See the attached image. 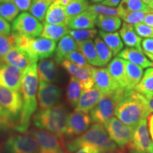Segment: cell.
<instances>
[{"label":"cell","instance_id":"1","mask_svg":"<svg viewBox=\"0 0 153 153\" xmlns=\"http://www.w3.org/2000/svg\"><path fill=\"white\" fill-rule=\"evenodd\" d=\"M38 88L37 62H35L23 72L21 86L23 108L20 118L14 126V129L19 133H25L28 131L30 120L37 109Z\"/></svg>","mask_w":153,"mask_h":153},{"label":"cell","instance_id":"2","mask_svg":"<svg viewBox=\"0 0 153 153\" xmlns=\"http://www.w3.org/2000/svg\"><path fill=\"white\" fill-rule=\"evenodd\" d=\"M115 114L123 124L135 128L141 120L150 115L146 98L134 89L126 91L116 106Z\"/></svg>","mask_w":153,"mask_h":153},{"label":"cell","instance_id":"3","mask_svg":"<svg viewBox=\"0 0 153 153\" xmlns=\"http://www.w3.org/2000/svg\"><path fill=\"white\" fill-rule=\"evenodd\" d=\"M65 146L69 152H74L84 147H91L99 151L114 150L118 145L111 139L107 133L105 126L95 123L91 126L85 133L74 138L69 139L65 142Z\"/></svg>","mask_w":153,"mask_h":153},{"label":"cell","instance_id":"4","mask_svg":"<svg viewBox=\"0 0 153 153\" xmlns=\"http://www.w3.org/2000/svg\"><path fill=\"white\" fill-rule=\"evenodd\" d=\"M68 116L66 106L59 104L47 109L38 111L33 115V123L38 129L52 133L64 140Z\"/></svg>","mask_w":153,"mask_h":153},{"label":"cell","instance_id":"5","mask_svg":"<svg viewBox=\"0 0 153 153\" xmlns=\"http://www.w3.org/2000/svg\"><path fill=\"white\" fill-rule=\"evenodd\" d=\"M13 33L16 39V46L27 53L36 62L49 58L55 53L57 45L54 41L42 37H26Z\"/></svg>","mask_w":153,"mask_h":153},{"label":"cell","instance_id":"6","mask_svg":"<svg viewBox=\"0 0 153 153\" xmlns=\"http://www.w3.org/2000/svg\"><path fill=\"white\" fill-rule=\"evenodd\" d=\"M126 91V89L118 88L112 92L103 96L98 104L90 111L91 120L104 126L113 118L116 106Z\"/></svg>","mask_w":153,"mask_h":153},{"label":"cell","instance_id":"7","mask_svg":"<svg viewBox=\"0 0 153 153\" xmlns=\"http://www.w3.org/2000/svg\"><path fill=\"white\" fill-rule=\"evenodd\" d=\"M0 107L9 120L16 126L20 118L23 108L21 91L0 86Z\"/></svg>","mask_w":153,"mask_h":153},{"label":"cell","instance_id":"8","mask_svg":"<svg viewBox=\"0 0 153 153\" xmlns=\"http://www.w3.org/2000/svg\"><path fill=\"white\" fill-rule=\"evenodd\" d=\"M38 143V153H68L64 140L50 132L34 129L30 132Z\"/></svg>","mask_w":153,"mask_h":153},{"label":"cell","instance_id":"9","mask_svg":"<svg viewBox=\"0 0 153 153\" xmlns=\"http://www.w3.org/2000/svg\"><path fill=\"white\" fill-rule=\"evenodd\" d=\"M6 153H38L36 140L31 134L19 133L11 135L4 145Z\"/></svg>","mask_w":153,"mask_h":153},{"label":"cell","instance_id":"10","mask_svg":"<svg viewBox=\"0 0 153 153\" xmlns=\"http://www.w3.org/2000/svg\"><path fill=\"white\" fill-rule=\"evenodd\" d=\"M43 25L29 13L23 12L12 22L13 33L26 36L38 37L41 36Z\"/></svg>","mask_w":153,"mask_h":153},{"label":"cell","instance_id":"11","mask_svg":"<svg viewBox=\"0 0 153 153\" xmlns=\"http://www.w3.org/2000/svg\"><path fill=\"white\" fill-rule=\"evenodd\" d=\"M152 145L148 131L147 119L144 118L136 126L133 138L124 148L129 153H150Z\"/></svg>","mask_w":153,"mask_h":153},{"label":"cell","instance_id":"12","mask_svg":"<svg viewBox=\"0 0 153 153\" xmlns=\"http://www.w3.org/2000/svg\"><path fill=\"white\" fill-rule=\"evenodd\" d=\"M104 126L111 139L120 148L126 147L133 138L135 128L123 124L117 118H111Z\"/></svg>","mask_w":153,"mask_h":153},{"label":"cell","instance_id":"13","mask_svg":"<svg viewBox=\"0 0 153 153\" xmlns=\"http://www.w3.org/2000/svg\"><path fill=\"white\" fill-rule=\"evenodd\" d=\"M89 115L81 111H74L68 114L67 118L65 138L72 139L84 133L91 123Z\"/></svg>","mask_w":153,"mask_h":153},{"label":"cell","instance_id":"14","mask_svg":"<svg viewBox=\"0 0 153 153\" xmlns=\"http://www.w3.org/2000/svg\"><path fill=\"white\" fill-rule=\"evenodd\" d=\"M61 96V90L57 86L38 80L37 99L40 109H47L57 104Z\"/></svg>","mask_w":153,"mask_h":153},{"label":"cell","instance_id":"15","mask_svg":"<svg viewBox=\"0 0 153 153\" xmlns=\"http://www.w3.org/2000/svg\"><path fill=\"white\" fill-rule=\"evenodd\" d=\"M61 65L65 70L71 74V76H73L79 81L82 90L91 89L94 87L92 76V70L94 68V66H91L90 68H84L67 60H63Z\"/></svg>","mask_w":153,"mask_h":153},{"label":"cell","instance_id":"16","mask_svg":"<svg viewBox=\"0 0 153 153\" xmlns=\"http://www.w3.org/2000/svg\"><path fill=\"white\" fill-rule=\"evenodd\" d=\"M23 72L16 67L0 63V86L21 91Z\"/></svg>","mask_w":153,"mask_h":153},{"label":"cell","instance_id":"17","mask_svg":"<svg viewBox=\"0 0 153 153\" xmlns=\"http://www.w3.org/2000/svg\"><path fill=\"white\" fill-rule=\"evenodd\" d=\"M37 62L22 49L15 46L0 58V63L10 65L24 71L30 65Z\"/></svg>","mask_w":153,"mask_h":153},{"label":"cell","instance_id":"18","mask_svg":"<svg viewBox=\"0 0 153 153\" xmlns=\"http://www.w3.org/2000/svg\"><path fill=\"white\" fill-rule=\"evenodd\" d=\"M92 76L94 87L97 88L104 95L109 94L118 88H120L113 79L107 68H94Z\"/></svg>","mask_w":153,"mask_h":153},{"label":"cell","instance_id":"19","mask_svg":"<svg viewBox=\"0 0 153 153\" xmlns=\"http://www.w3.org/2000/svg\"><path fill=\"white\" fill-rule=\"evenodd\" d=\"M104 96L97 88L82 90L80 98L75 107V111L88 114L98 104L99 101Z\"/></svg>","mask_w":153,"mask_h":153},{"label":"cell","instance_id":"20","mask_svg":"<svg viewBox=\"0 0 153 153\" xmlns=\"http://www.w3.org/2000/svg\"><path fill=\"white\" fill-rule=\"evenodd\" d=\"M70 19L67 15L65 7L54 0L45 14V23L57 26H68Z\"/></svg>","mask_w":153,"mask_h":153},{"label":"cell","instance_id":"21","mask_svg":"<svg viewBox=\"0 0 153 153\" xmlns=\"http://www.w3.org/2000/svg\"><path fill=\"white\" fill-rule=\"evenodd\" d=\"M98 15L86 10L81 14L72 17L69 21L68 27L72 30L91 29L95 28L96 21Z\"/></svg>","mask_w":153,"mask_h":153},{"label":"cell","instance_id":"22","mask_svg":"<svg viewBox=\"0 0 153 153\" xmlns=\"http://www.w3.org/2000/svg\"><path fill=\"white\" fill-rule=\"evenodd\" d=\"M117 55L118 57L140 67L143 69L152 67V62L148 60L143 51L137 48H127L122 50Z\"/></svg>","mask_w":153,"mask_h":153},{"label":"cell","instance_id":"23","mask_svg":"<svg viewBox=\"0 0 153 153\" xmlns=\"http://www.w3.org/2000/svg\"><path fill=\"white\" fill-rule=\"evenodd\" d=\"M107 70L113 79L122 89H126V60L120 57H116L108 63Z\"/></svg>","mask_w":153,"mask_h":153},{"label":"cell","instance_id":"24","mask_svg":"<svg viewBox=\"0 0 153 153\" xmlns=\"http://www.w3.org/2000/svg\"><path fill=\"white\" fill-rule=\"evenodd\" d=\"M37 73L39 81L52 83L57 79V68L55 61L48 59L41 60L37 65Z\"/></svg>","mask_w":153,"mask_h":153},{"label":"cell","instance_id":"25","mask_svg":"<svg viewBox=\"0 0 153 153\" xmlns=\"http://www.w3.org/2000/svg\"><path fill=\"white\" fill-rule=\"evenodd\" d=\"M118 33L123 44H125L128 48H133L143 51L141 47L142 38L135 31L133 25L124 22Z\"/></svg>","mask_w":153,"mask_h":153},{"label":"cell","instance_id":"26","mask_svg":"<svg viewBox=\"0 0 153 153\" xmlns=\"http://www.w3.org/2000/svg\"><path fill=\"white\" fill-rule=\"evenodd\" d=\"M77 50L76 42L69 34L65 36L59 41L55 51V61L61 64L69 53Z\"/></svg>","mask_w":153,"mask_h":153},{"label":"cell","instance_id":"27","mask_svg":"<svg viewBox=\"0 0 153 153\" xmlns=\"http://www.w3.org/2000/svg\"><path fill=\"white\" fill-rule=\"evenodd\" d=\"M77 51L83 55L85 59L91 66L101 67L97 50H96L94 42L92 39L77 42Z\"/></svg>","mask_w":153,"mask_h":153},{"label":"cell","instance_id":"28","mask_svg":"<svg viewBox=\"0 0 153 153\" xmlns=\"http://www.w3.org/2000/svg\"><path fill=\"white\" fill-rule=\"evenodd\" d=\"M126 91L133 90L140 82L143 75V70L140 67L126 60Z\"/></svg>","mask_w":153,"mask_h":153},{"label":"cell","instance_id":"29","mask_svg":"<svg viewBox=\"0 0 153 153\" xmlns=\"http://www.w3.org/2000/svg\"><path fill=\"white\" fill-rule=\"evenodd\" d=\"M99 35L106 45L109 48L114 55H117L123 48V43L118 32L108 33L100 30Z\"/></svg>","mask_w":153,"mask_h":153},{"label":"cell","instance_id":"30","mask_svg":"<svg viewBox=\"0 0 153 153\" xmlns=\"http://www.w3.org/2000/svg\"><path fill=\"white\" fill-rule=\"evenodd\" d=\"M96 24L101 30L108 33L116 32L121 26V19L118 16L98 15Z\"/></svg>","mask_w":153,"mask_h":153},{"label":"cell","instance_id":"31","mask_svg":"<svg viewBox=\"0 0 153 153\" xmlns=\"http://www.w3.org/2000/svg\"><path fill=\"white\" fill-rule=\"evenodd\" d=\"M69 30L70 29L68 26H57L45 23L43 24L41 37L56 42L60 41L65 36L68 35Z\"/></svg>","mask_w":153,"mask_h":153},{"label":"cell","instance_id":"32","mask_svg":"<svg viewBox=\"0 0 153 153\" xmlns=\"http://www.w3.org/2000/svg\"><path fill=\"white\" fill-rule=\"evenodd\" d=\"M134 90L145 97L153 94V68H148L145 72L140 82L135 87Z\"/></svg>","mask_w":153,"mask_h":153},{"label":"cell","instance_id":"33","mask_svg":"<svg viewBox=\"0 0 153 153\" xmlns=\"http://www.w3.org/2000/svg\"><path fill=\"white\" fill-rule=\"evenodd\" d=\"M82 91V89L79 81L73 76H70L68 89H67L66 96L69 104L72 106L76 107L81 96Z\"/></svg>","mask_w":153,"mask_h":153},{"label":"cell","instance_id":"34","mask_svg":"<svg viewBox=\"0 0 153 153\" xmlns=\"http://www.w3.org/2000/svg\"><path fill=\"white\" fill-rule=\"evenodd\" d=\"M53 0H32L29 11L30 14L40 22L45 21V14Z\"/></svg>","mask_w":153,"mask_h":153},{"label":"cell","instance_id":"35","mask_svg":"<svg viewBox=\"0 0 153 153\" xmlns=\"http://www.w3.org/2000/svg\"><path fill=\"white\" fill-rule=\"evenodd\" d=\"M94 42L95 48L101 64V67L106 65L111 60L113 55H114L111 51L99 36L96 37Z\"/></svg>","mask_w":153,"mask_h":153},{"label":"cell","instance_id":"36","mask_svg":"<svg viewBox=\"0 0 153 153\" xmlns=\"http://www.w3.org/2000/svg\"><path fill=\"white\" fill-rule=\"evenodd\" d=\"M87 0H71L65 7V11L69 18L75 16L87 10L89 7Z\"/></svg>","mask_w":153,"mask_h":153},{"label":"cell","instance_id":"37","mask_svg":"<svg viewBox=\"0 0 153 153\" xmlns=\"http://www.w3.org/2000/svg\"><path fill=\"white\" fill-rule=\"evenodd\" d=\"M121 11H152V10L143 2L142 0H128L121 1L118 7Z\"/></svg>","mask_w":153,"mask_h":153},{"label":"cell","instance_id":"38","mask_svg":"<svg viewBox=\"0 0 153 153\" xmlns=\"http://www.w3.org/2000/svg\"><path fill=\"white\" fill-rule=\"evenodd\" d=\"M151 11H121L119 17L127 24L135 25L139 23H143L145 16Z\"/></svg>","mask_w":153,"mask_h":153},{"label":"cell","instance_id":"39","mask_svg":"<svg viewBox=\"0 0 153 153\" xmlns=\"http://www.w3.org/2000/svg\"><path fill=\"white\" fill-rule=\"evenodd\" d=\"M19 13V9L12 2L0 4V17L8 22H13Z\"/></svg>","mask_w":153,"mask_h":153},{"label":"cell","instance_id":"40","mask_svg":"<svg viewBox=\"0 0 153 153\" xmlns=\"http://www.w3.org/2000/svg\"><path fill=\"white\" fill-rule=\"evenodd\" d=\"M87 10L94 13L97 15H107V16H114L119 17V9L116 7H111L103 4H94L89 5Z\"/></svg>","mask_w":153,"mask_h":153},{"label":"cell","instance_id":"41","mask_svg":"<svg viewBox=\"0 0 153 153\" xmlns=\"http://www.w3.org/2000/svg\"><path fill=\"white\" fill-rule=\"evenodd\" d=\"M98 31L96 28L91 29H81V30H69L68 34L76 43L77 42L87 41V40L92 39L97 35Z\"/></svg>","mask_w":153,"mask_h":153},{"label":"cell","instance_id":"42","mask_svg":"<svg viewBox=\"0 0 153 153\" xmlns=\"http://www.w3.org/2000/svg\"><path fill=\"white\" fill-rule=\"evenodd\" d=\"M15 46H16V43L14 33L9 35L0 34V58Z\"/></svg>","mask_w":153,"mask_h":153},{"label":"cell","instance_id":"43","mask_svg":"<svg viewBox=\"0 0 153 153\" xmlns=\"http://www.w3.org/2000/svg\"><path fill=\"white\" fill-rule=\"evenodd\" d=\"M65 60H67L70 62H71L74 64L77 65L84 67V68H90L91 66L89 65L85 57L83 56V55L81 53L76 50V51H74L67 55L65 58Z\"/></svg>","mask_w":153,"mask_h":153},{"label":"cell","instance_id":"44","mask_svg":"<svg viewBox=\"0 0 153 153\" xmlns=\"http://www.w3.org/2000/svg\"><path fill=\"white\" fill-rule=\"evenodd\" d=\"M133 27L135 31L140 38H153L152 27H150L143 23H139V24L133 25Z\"/></svg>","mask_w":153,"mask_h":153},{"label":"cell","instance_id":"45","mask_svg":"<svg viewBox=\"0 0 153 153\" xmlns=\"http://www.w3.org/2000/svg\"><path fill=\"white\" fill-rule=\"evenodd\" d=\"M14 124L9 120L7 115L0 107V133L6 132L11 128L14 127Z\"/></svg>","mask_w":153,"mask_h":153},{"label":"cell","instance_id":"46","mask_svg":"<svg viewBox=\"0 0 153 153\" xmlns=\"http://www.w3.org/2000/svg\"><path fill=\"white\" fill-rule=\"evenodd\" d=\"M11 2L16 6L19 11H25L29 10L32 0H12Z\"/></svg>","mask_w":153,"mask_h":153},{"label":"cell","instance_id":"47","mask_svg":"<svg viewBox=\"0 0 153 153\" xmlns=\"http://www.w3.org/2000/svg\"><path fill=\"white\" fill-rule=\"evenodd\" d=\"M143 53L153 55V38H144L141 43Z\"/></svg>","mask_w":153,"mask_h":153},{"label":"cell","instance_id":"48","mask_svg":"<svg viewBox=\"0 0 153 153\" xmlns=\"http://www.w3.org/2000/svg\"><path fill=\"white\" fill-rule=\"evenodd\" d=\"M11 25L7 21L0 17V34L4 35H9L11 33Z\"/></svg>","mask_w":153,"mask_h":153},{"label":"cell","instance_id":"49","mask_svg":"<svg viewBox=\"0 0 153 153\" xmlns=\"http://www.w3.org/2000/svg\"><path fill=\"white\" fill-rule=\"evenodd\" d=\"M143 24L148 25V26H150V27L153 28V12L152 11L151 12L148 13V14L146 15L144 19V21H143Z\"/></svg>","mask_w":153,"mask_h":153},{"label":"cell","instance_id":"50","mask_svg":"<svg viewBox=\"0 0 153 153\" xmlns=\"http://www.w3.org/2000/svg\"><path fill=\"white\" fill-rule=\"evenodd\" d=\"M75 153H100L97 149L91 148V147H84L79 150H77Z\"/></svg>","mask_w":153,"mask_h":153},{"label":"cell","instance_id":"51","mask_svg":"<svg viewBox=\"0 0 153 153\" xmlns=\"http://www.w3.org/2000/svg\"><path fill=\"white\" fill-rule=\"evenodd\" d=\"M146 98V104L148 107L149 114L153 113V94L149 97H145Z\"/></svg>","mask_w":153,"mask_h":153},{"label":"cell","instance_id":"52","mask_svg":"<svg viewBox=\"0 0 153 153\" xmlns=\"http://www.w3.org/2000/svg\"><path fill=\"white\" fill-rule=\"evenodd\" d=\"M122 0H104L101 4H103L108 6V7H116L117 6L120 4V3L121 2Z\"/></svg>","mask_w":153,"mask_h":153},{"label":"cell","instance_id":"53","mask_svg":"<svg viewBox=\"0 0 153 153\" xmlns=\"http://www.w3.org/2000/svg\"><path fill=\"white\" fill-rule=\"evenodd\" d=\"M148 122H149V128H150V132L151 137L153 140V115L150 116L148 118Z\"/></svg>","mask_w":153,"mask_h":153},{"label":"cell","instance_id":"54","mask_svg":"<svg viewBox=\"0 0 153 153\" xmlns=\"http://www.w3.org/2000/svg\"><path fill=\"white\" fill-rule=\"evenodd\" d=\"M122 152V148H116L114 150H107L104 151V152H100V153H121Z\"/></svg>","mask_w":153,"mask_h":153},{"label":"cell","instance_id":"55","mask_svg":"<svg viewBox=\"0 0 153 153\" xmlns=\"http://www.w3.org/2000/svg\"><path fill=\"white\" fill-rule=\"evenodd\" d=\"M145 4L148 5L150 9L153 10V0H142Z\"/></svg>","mask_w":153,"mask_h":153},{"label":"cell","instance_id":"56","mask_svg":"<svg viewBox=\"0 0 153 153\" xmlns=\"http://www.w3.org/2000/svg\"><path fill=\"white\" fill-rule=\"evenodd\" d=\"M55 1H57L59 4H60L61 5L66 7V6L70 3V1H71V0H55Z\"/></svg>","mask_w":153,"mask_h":153},{"label":"cell","instance_id":"57","mask_svg":"<svg viewBox=\"0 0 153 153\" xmlns=\"http://www.w3.org/2000/svg\"><path fill=\"white\" fill-rule=\"evenodd\" d=\"M145 55H146V56H148L149 58L150 59L151 62H152V67H153V55H151V54H148V53H144Z\"/></svg>","mask_w":153,"mask_h":153},{"label":"cell","instance_id":"58","mask_svg":"<svg viewBox=\"0 0 153 153\" xmlns=\"http://www.w3.org/2000/svg\"><path fill=\"white\" fill-rule=\"evenodd\" d=\"M91 2H93V3L98 4V3H100V2H103L104 0H91Z\"/></svg>","mask_w":153,"mask_h":153},{"label":"cell","instance_id":"59","mask_svg":"<svg viewBox=\"0 0 153 153\" xmlns=\"http://www.w3.org/2000/svg\"><path fill=\"white\" fill-rule=\"evenodd\" d=\"M11 1H12V0H0V4L11 2Z\"/></svg>","mask_w":153,"mask_h":153},{"label":"cell","instance_id":"60","mask_svg":"<svg viewBox=\"0 0 153 153\" xmlns=\"http://www.w3.org/2000/svg\"><path fill=\"white\" fill-rule=\"evenodd\" d=\"M121 153H129L127 150H126V148H122V152Z\"/></svg>","mask_w":153,"mask_h":153},{"label":"cell","instance_id":"61","mask_svg":"<svg viewBox=\"0 0 153 153\" xmlns=\"http://www.w3.org/2000/svg\"><path fill=\"white\" fill-rule=\"evenodd\" d=\"M150 153H153V143H152V148H151Z\"/></svg>","mask_w":153,"mask_h":153},{"label":"cell","instance_id":"62","mask_svg":"<svg viewBox=\"0 0 153 153\" xmlns=\"http://www.w3.org/2000/svg\"><path fill=\"white\" fill-rule=\"evenodd\" d=\"M128 1V0H122V1Z\"/></svg>","mask_w":153,"mask_h":153},{"label":"cell","instance_id":"63","mask_svg":"<svg viewBox=\"0 0 153 153\" xmlns=\"http://www.w3.org/2000/svg\"><path fill=\"white\" fill-rule=\"evenodd\" d=\"M152 12H153V10H152Z\"/></svg>","mask_w":153,"mask_h":153},{"label":"cell","instance_id":"64","mask_svg":"<svg viewBox=\"0 0 153 153\" xmlns=\"http://www.w3.org/2000/svg\"><path fill=\"white\" fill-rule=\"evenodd\" d=\"M53 1H54V0H53Z\"/></svg>","mask_w":153,"mask_h":153}]
</instances>
